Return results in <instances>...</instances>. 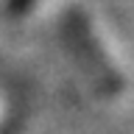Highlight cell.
Here are the masks:
<instances>
[{"mask_svg": "<svg viewBox=\"0 0 134 134\" xmlns=\"http://www.w3.org/2000/svg\"><path fill=\"white\" fill-rule=\"evenodd\" d=\"M6 115H8V100H6V95L0 92V126H3V120H6Z\"/></svg>", "mask_w": 134, "mask_h": 134, "instance_id": "obj_1", "label": "cell"}]
</instances>
